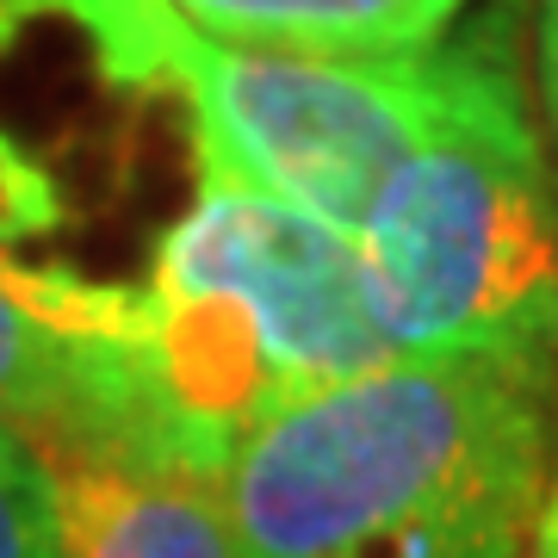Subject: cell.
Returning a JSON list of instances; mask_svg holds the SVG:
<instances>
[{"instance_id":"6da1fadb","label":"cell","mask_w":558,"mask_h":558,"mask_svg":"<svg viewBox=\"0 0 558 558\" xmlns=\"http://www.w3.org/2000/svg\"><path fill=\"white\" fill-rule=\"evenodd\" d=\"M558 453L553 360H379L248 428L236 558H521Z\"/></svg>"},{"instance_id":"7a4b0ae2","label":"cell","mask_w":558,"mask_h":558,"mask_svg":"<svg viewBox=\"0 0 558 558\" xmlns=\"http://www.w3.org/2000/svg\"><path fill=\"white\" fill-rule=\"evenodd\" d=\"M391 360L354 236L199 168L193 211L131 286V379L149 465L211 478L248 428Z\"/></svg>"},{"instance_id":"3957f363","label":"cell","mask_w":558,"mask_h":558,"mask_svg":"<svg viewBox=\"0 0 558 558\" xmlns=\"http://www.w3.org/2000/svg\"><path fill=\"white\" fill-rule=\"evenodd\" d=\"M354 248L391 360L558 366V193L521 81L497 57L453 44L435 112Z\"/></svg>"},{"instance_id":"277c9868","label":"cell","mask_w":558,"mask_h":558,"mask_svg":"<svg viewBox=\"0 0 558 558\" xmlns=\"http://www.w3.org/2000/svg\"><path fill=\"white\" fill-rule=\"evenodd\" d=\"M81 32L106 75L168 94L193 124L199 168L255 186L354 236L385 174L428 124L453 44L403 57H317L242 44L174 0H38Z\"/></svg>"},{"instance_id":"5b68a950","label":"cell","mask_w":558,"mask_h":558,"mask_svg":"<svg viewBox=\"0 0 558 558\" xmlns=\"http://www.w3.org/2000/svg\"><path fill=\"white\" fill-rule=\"evenodd\" d=\"M62 218L57 180L0 131V422L38 453L149 465L131 379V286L62 274L25 242Z\"/></svg>"},{"instance_id":"8992f818","label":"cell","mask_w":558,"mask_h":558,"mask_svg":"<svg viewBox=\"0 0 558 558\" xmlns=\"http://www.w3.org/2000/svg\"><path fill=\"white\" fill-rule=\"evenodd\" d=\"M57 472L62 558H236L218 484L106 453H44Z\"/></svg>"},{"instance_id":"52a82bcc","label":"cell","mask_w":558,"mask_h":558,"mask_svg":"<svg viewBox=\"0 0 558 558\" xmlns=\"http://www.w3.org/2000/svg\"><path fill=\"white\" fill-rule=\"evenodd\" d=\"M186 20L242 44L317 57H403L428 50L465 0H174Z\"/></svg>"},{"instance_id":"ba28073f","label":"cell","mask_w":558,"mask_h":558,"mask_svg":"<svg viewBox=\"0 0 558 558\" xmlns=\"http://www.w3.org/2000/svg\"><path fill=\"white\" fill-rule=\"evenodd\" d=\"M0 558H62L57 472L7 422H0Z\"/></svg>"},{"instance_id":"9c48e42d","label":"cell","mask_w":558,"mask_h":558,"mask_svg":"<svg viewBox=\"0 0 558 558\" xmlns=\"http://www.w3.org/2000/svg\"><path fill=\"white\" fill-rule=\"evenodd\" d=\"M534 75H539V143H546V168H553V193H558V0H539Z\"/></svg>"},{"instance_id":"30bf717a","label":"cell","mask_w":558,"mask_h":558,"mask_svg":"<svg viewBox=\"0 0 558 558\" xmlns=\"http://www.w3.org/2000/svg\"><path fill=\"white\" fill-rule=\"evenodd\" d=\"M521 558H558V453H553V472H546V497H539L534 534H527V553H521Z\"/></svg>"},{"instance_id":"8fae6325","label":"cell","mask_w":558,"mask_h":558,"mask_svg":"<svg viewBox=\"0 0 558 558\" xmlns=\"http://www.w3.org/2000/svg\"><path fill=\"white\" fill-rule=\"evenodd\" d=\"M38 13H44L38 0H0V44L13 38V32H20L25 20H38Z\"/></svg>"}]
</instances>
